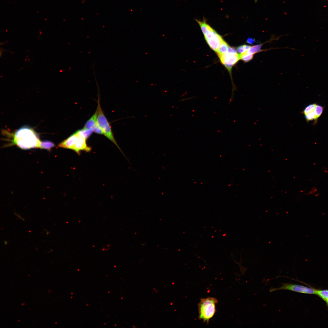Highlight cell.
I'll use <instances>...</instances> for the list:
<instances>
[{
    "instance_id": "2e32d148",
    "label": "cell",
    "mask_w": 328,
    "mask_h": 328,
    "mask_svg": "<svg viewBox=\"0 0 328 328\" xmlns=\"http://www.w3.org/2000/svg\"><path fill=\"white\" fill-rule=\"evenodd\" d=\"M316 105V104H312L308 105L305 108L301 113L305 115L314 111Z\"/></svg>"
},
{
    "instance_id": "9c48e42d",
    "label": "cell",
    "mask_w": 328,
    "mask_h": 328,
    "mask_svg": "<svg viewBox=\"0 0 328 328\" xmlns=\"http://www.w3.org/2000/svg\"><path fill=\"white\" fill-rule=\"evenodd\" d=\"M97 111L87 121L83 128L86 129H92L97 125Z\"/></svg>"
},
{
    "instance_id": "52a82bcc",
    "label": "cell",
    "mask_w": 328,
    "mask_h": 328,
    "mask_svg": "<svg viewBox=\"0 0 328 328\" xmlns=\"http://www.w3.org/2000/svg\"><path fill=\"white\" fill-rule=\"evenodd\" d=\"M86 140L87 139L78 134V138L73 151L79 155H80L82 151L87 152L91 151V148L87 144Z\"/></svg>"
},
{
    "instance_id": "8992f818",
    "label": "cell",
    "mask_w": 328,
    "mask_h": 328,
    "mask_svg": "<svg viewBox=\"0 0 328 328\" xmlns=\"http://www.w3.org/2000/svg\"><path fill=\"white\" fill-rule=\"evenodd\" d=\"M78 136L77 131L71 135L58 145L60 148L70 149L73 151Z\"/></svg>"
},
{
    "instance_id": "5bb4252c",
    "label": "cell",
    "mask_w": 328,
    "mask_h": 328,
    "mask_svg": "<svg viewBox=\"0 0 328 328\" xmlns=\"http://www.w3.org/2000/svg\"><path fill=\"white\" fill-rule=\"evenodd\" d=\"M262 46V44H259L251 46L248 50L247 51V53L253 55L260 52L262 50L261 49Z\"/></svg>"
},
{
    "instance_id": "8fae6325",
    "label": "cell",
    "mask_w": 328,
    "mask_h": 328,
    "mask_svg": "<svg viewBox=\"0 0 328 328\" xmlns=\"http://www.w3.org/2000/svg\"><path fill=\"white\" fill-rule=\"evenodd\" d=\"M55 145L52 142L46 140L40 142L39 148L50 151L51 149Z\"/></svg>"
},
{
    "instance_id": "5b68a950",
    "label": "cell",
    "mask_w": 328,
    "mask_h": 328,
    "mask_svg": "<svg viewBox=\"0 0 328 328\" xmlns=\"http://www.w3.org/2000/svg\"><path fill=\"white\" fill-rule=\"evenodd\" d=\"M221 62L230 73L233 66L240 59L238 54H232L227 52L218 56Z\"/></svg>"
},
{
    "instance_id": "9a60e30c",
    "label": "cell",
    "mask_w": 328,
    "mask_h": 328,
    "mask_svg": "<svg viewBox=\"0 0 328 328\" xmlns=\"http://www.w3.org/2000/svg\"><path fill=\"white\" fill-rule=\"evenodd\" d=\"M240 59H241L245 62H248L251 60L253 58V55L247 53V51L239 55Z\"/></svg>"
},
{
    "instance_id": "e0dca14e",
    "label": "cell",
    "mask_w": 328,
    "mask_h": 328,
    "mask_svg": "<svg viewBox=\"0 0 328 328\" xmlns=\"http://www.w3.org/2000/svg\"><path fill=\"white\" fill-rule=\"evenodd\" d=\"M323 110V108L322 106L317 104L314 110V112L316 116V121L318 118L320 117L322 114Z\"/></svg>"
},
{
    "instance_id": "7a4b0ae2",
    "label": "cell",
    "mask_w": 328,
    "mask_h": 328,
    "mask_svg": "<svg viewBox=\"0 0 328 328\" xmlns=\"http://www.w3.org/2000/svg\"><path fill=\"white\" fill-rule=\"evenodd\" d=\"M217 302V299L213 297L201 299L198 305L199 319L208 323L216 313Z\"/></svg>"
},
{
    "instance_id": "3957f363",
    "label": "cell",
    "mask_w": 328,
    "mask_h": 328,
    "mask_svg": "<svg viewBox=\"0 0 328 328\" xmlns=\"http://www.w3.org/2000/svg\"><path fill=\"white\" fill-rule=\"evenodd\" d=\"M96 110L97 124L102 129L104 135L117 146L127 159L128 160L118 145L114 138L110 124L101 109L99 97H98Z\"/></svg>"
},
{
    "instance_id": "d6986e66",
    "label": "cell",
    "mask_w": 328,
    "mask_h": 328,
    "mask_svg": "<svg viewBox=\"0 0 328 328\" xmlns=\"http://www.w3.org/2000/svg\"><path fill=\"white\" fill-rule=\"evenodd\" d=\"M305 117L307 122L309 121L314 120H316V116L314 112V110L311 112L305 115H304Z\"/></svg>"
},
{
    "instance_id": "4fadbf2b",
    "label": "cell",
    "mask_w": 328,
    "mask_h": 328,
    "mask_svg": "<svg viewBox=\"0 0 328 328\" xmlns=\"http://www.w3.org/2000/svg\"><path fill=\"white\" fill-rule=\"evenodd\" d=\"M324 300L328 306V290H317L316 294Z\"/></svg>"
},
{
    "instance_id": "6da1fadb",
    "label": "cell",
    "mask_w": 328,
    "mask_h": 328,
    "mask_svg": "<svg viewBox=\"0 0 328 328\" xmlns=\"http://www.w3.org/2000/svg\"><path fill=\"white\" fill-rule=\"evenodd\" d=\"M11 145H16L23 149L39 148L40 141L34 130L28 126H23L14 133H9Z\"/></svg>"
},
{
    "instance_id": "277c9868",
    "label": "cell",
    "mask_w": 328,
    "mask_h": 328,
    "mask_svg": "<svg viewBox=\"0 0 328 328\" xmlns=\"http://www.w3.org/2000/svg\"><path fill=\"white\" fill-rule=\"evenodd\" d=\"M283 290H288L299 293L309 294H316V290L302 285L290 283H284L282 284V285L280 287L277 288H271L270 289V291L272 292Z\"/></svg>"
},
{
    "instance_id": "ba28073f",
    "label": "cell",
    "mask_w": 328,
    "mask_h": 328,
    "mask_svg": "<svg viewBox=\"0 0 328 328\" xmlns=\"http://www.w3.org/2000/svg\"><path fill=\"white\" fill-rule=\"evenodd\" d=\"M206 40L210 48L216 52L224 40L222 37L215 31L210 38Z\"/></svg>"
},
{
    "instance_id": "30bf717a",
    "label": "cell",
    "mask_w": 328,
    "mask_h": 328,
    "mask_svg": "<svg viewBox=\"0 0 328 328\" xmlns=\"http://www.w3.org/2000/svg\"><path fill=\"white\" fill-rule=\"evenodd\" d=\"M229 47L227 44L223 40L216 51L218 56H219L227 53Z\"/></svg>"
},
{
    "instance_id": "44dd1931",
    "label": "cell",
    "mask_w": 328,
    "mask_h": 328,
    "mask_svg": "<svg viewBox=\"0 0 328 328\" xmlns=\"http://www.w3.org/2000/svg\"><path fill=\"white\" fill-rule=\"evenodd\" d=\"M227 53L232 54H237V51L236 49L234 47H231L229 46Z\"/></svg>"
},
{
    "instance_id": "ac0fdd59",
    "label": "cell",
    "mask_w": 328,
    "mask_h": 328,
    "mask_svg": "<svg viewBox=\"0 0 328 328\" xmlns=\"http://www.w3.org/2000/svg\"><path fill=\"white\" fill-rule=\"evenodd\" d=\"M250 47L251 46L247 45H242L237 47V51L239 53L241 54L248 50Z\"/></svg>"
},
{
    "instance_id": "ffe728a7",
    "label": "cell",
    "mask_w": 328,
    "mask_h": 328,
    "mask_svg": "<svg viewBox=\"0 0 328 328\" xmlns=\"http://www.w3.org/2000/svg\"><path fill=\"white\" fill-rule=\"evenodd\" d=\"M93 130L94 132L96 134L100 135H104L102 129L97 124L93 128Z\"/></svg>"
},
{
    "instance_id": "7c38bea8",
    "label": "cell",
    "mask_w": 328,
    "mask_h": 328,
    "mask_svg": "<svg viewBox=\"0 0 328 328\" xmlns=\"http://www.w3.org/2000/svg\"><path fill=\"white\" fill-rule=\"evenodd\" d=\"M79 135L87 139L93 132L92 129H86L82 128L77 130Z\"/></svg>"
},
{
    "instance_id": "7402d4cb",
    "label": "cell",
    "mask_w": 328,
    "mask_h": 328,
    "mask_svg": "<svg viewBox=\"0 0 328 328\" xmlns=\"http://www.w3.org/2000/svg\"><path fill=\"white\" fill-rule=\"evenodd\" d=\"M255 42V40L254 39L252 38H248L247 39L246 42L250 44H253Z\"/></svg>"
}]
</instances>
